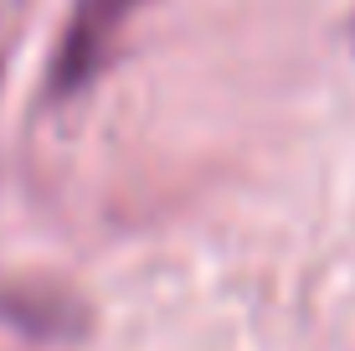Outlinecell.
<instances>
[{
    "instance_id": "cell-1",
    "label": "cell",
    "mask_w": 355,
    "mask_h": 351,
    "mask_svg": "<svg viewBox=\"0 0 355 351\" xmlns=\"http://www.w3.org/2000/svg\"><path fill=\"white\" fill-rule=\"evenodd\" d=\"M134 6L139 0H78V10H72V21L62 31V47L52 57V83H46L52 99H67V93H78L83 83H93L103 72Z\"/></svg>"
},
{
    "instance_id": "cell-2",
    "label": "cell",
    "mask_w": 355,
    "mask_h": 351,
    "mask_svg": "<svg viewBox=\"0 0 355 351\" xmlns=\"http://www.w3.org/2000/svg\"><path fill=\"white\" fill-rule=\"evenodd\" d=\"M21 21H26V0H0V83H6L10 52L21 42Z\"/></svg>"
}]
</instances>
